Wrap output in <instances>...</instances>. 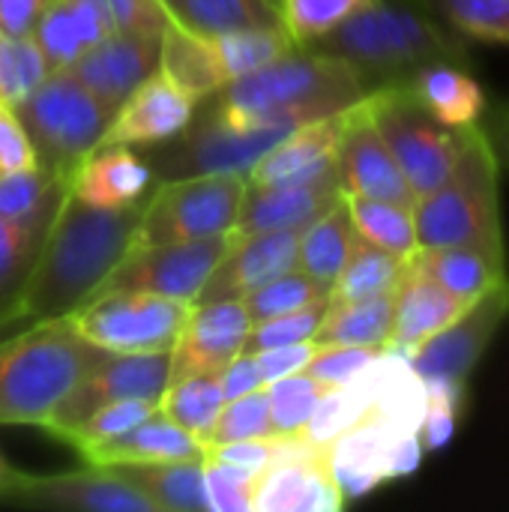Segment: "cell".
Returning a JSON list of instances; mask_svg holds the SVG:
<instances>
[{
  "instance_id": "obj_13",
  "label": "cell",
  "mask_w": 509,
  "mask_h": 512,
  "mask_svg": "<svg viewBox=\"0 0 509 512\" xmlns=\"http://www.w3.org/2000/svg\"><path fill=\"white\" fill-rule=\"evenodd\" d=\"M9 507L66 512H153L150 501L114 468L84 465L63 474H21Z\"/></svg>"
},
{
  "instance_id": "obj_8",
  "label": "cell",
  "mask_w": 509,
  "mask_h": 512,
  "mask_svg": "<svg viewBox=\"0 0 509 512\" xmlns=\"http://www.w3.org/2000/svg\"><path fill=\"white\" fill-rule=\"evenodd\" d=\"M369 114L387 141L393 159L399 162L414 198H426L444 183L456 162L459 138L456 129L444 126L405 81L384 84L366 93Z\"/></svg>"
},
{
  "instance_id": "obj_17",
  "label": "cell",
  "mask_w": 509,
  "mask_h": 512,
  "mask_svg": "<svg viewBox=\"0 0 509 512\" xmlns=\"http://www.w3.org/2000/svg\"><path fill=\"white\" fill-rule=\"evenodd\" d=\"M300 231H258V234H231L225 255L210 273L201 297L195 303L213 300H243L255 288L267 285L276 276L297 270Z\"/></svg>"
},
{
  "instance_id": "obj_31",
  "label": "cell",
  "mask_w": 509,
  "mask_h": 512,
  "mask_svg": "<svg viewBox=\"0 0 509 512\" xmlns=\"http://www.w3.org/2000/svg\"><path fill=\"white\" fill-rule=\"evenodd\" d=\"M354 243H357V231L351 225V213L342 195V201H336L327 213H321L312 225L300 231L297 270L306 273L312 282H318L324 291H333L342 267L348 264Z\"/></svg>"
},
{
  "instance_id": "obj_30",
  "label": "cell",
  "mask_w": 509,
  "mask_h": 512,
  "mask_svg": "<svg viewBox=\"0 0 509 512\" xmlns=\"http://www.w3.org/2000/svg\"><path fill=\"white\" fill-rule=\"evenodd\" d=\"M159 72L183 93H189L195 102L210 99L228 84L213 42L177 27L174 21L165 27L159 42Z\"/></svg>"
},
{
  "instance_id": "obj_39",
  "label": "cell",
  "mask_w": 509,
  "mask_h": 512,
  "mask_svg": "<svg viewBox=\"0 0 509 512\" xmlns=\"http://www.w3.org/2000/svg\"><path fill=\"white\" fill-rule=\"evenodd\" d=\"M42 234L45 228H27L0 219V327L9 324L12 306L39 252Z\"/></svg>"
},
{
  "instance_id": "obj_48",
  "label": "cell",
  "mask_w": 509,
  "mask_h": 512,
  "mask_svg": "<svg viewBox=\"0 0 509 512\" xmlns=\"http://www.w3.org/2000/svg\"><path fill=\"white\" fill-rule=\"evenodd\" d=\"M204 483H207L210 512H252L258 471L222 465V462H204Z\"/></svg>"
},
{
  "instance_id": "obj_35",
  "label": "cell",
  "mask_w": 509,
  "mask_h": 512,
  "mask_svg": "<svg viewBox=\"0 0 509 512\" xmlns=\"http://www.w3.org/2000/svg\"><path fill=\"white\" fill-rule=\"evenodd\" d=\"M411 258H399L393 252H384L366 240L357 237L348 264L342 267L330 300L333 303H354V300H369V297H381V294H393L405 273H408Z\"/></svg>"
},
{
  "instance_id": "obj_29",
  "label": "cell",
  "mask_w": 509,
  "mask_h": 512,
  "mask_svg": "<svg viewBox=\"0 0 509 512\" xmlns=\"http://www.w3.org/2000/svg\"><path fill=\"white\" fill-rule=\"evenodd\" d=\"M123 474L147 501L153 512H210L204 459L162 462V465H108Z\"/></svg>"
},
{
  "instance_id": "obj_20",
  "label": "cell",
  "mask_w": 509,
  "mask_h": 512,
  "mask_svg": "<svg viewBox=\"0 0 509 512\" xmlns=\"http://www.w3.org/2000/svg\"><path fill=\"white\" fill-rule=\"evenodd\" d=\"M342 201V186L336 171L312 180L279 183V186H249L234 234L258 231H303L321 213Z\"/></svg>"
},
{
  "instance_id": "obj_23",
  "label": "cell",
  "mask_w": 509,
  "mask_h": 512,
  "mask_svg": "<svg viewBox=\"0 0 509 512\" xmlns=\"http://www.w3.org/2000/svg\"><path fill=\"white\" fill-rule=\"evenodd\" d=\"M345 498L327 468V453L285 459L258 474L252 512H339Z\"/></svg>"
},
{
  "instance_id": "obj_15",
  "label": "cell",
  "mask_w": 509,
  "mask_h": 512,
  "mask_svg": "<svg viewBox=\"0 0 509 512\" xmlns=\"http://www.w3.org/2000/svg\"><path fill=\"white\" fill-rule=\"evenodd\" d=\"M252 333V318L243 300H213L192 303L186 324L174 342L171 354V378L183 381L192 375H213L237 354L246 351Z\"/></svg>"
},
{
  "instance_id": "obj_47",
  "label": "cell",
  "mask_w": 509,
  "mask_h": 512,
  "mask_svg": "<svg viewBox=\"0 0 509 512\" xmlns=\"http://www.w3.org/2000/svg\"><path fill=\"white\" fill-rule=\"evenodd\" d=\"M330 297H321L309 306H300L294 312H285L279 318L252 324L249 333V345L246 351H261V348H273V345H300V342H312L324 315H327Z\"/></svg>"
},
{
  "instance_id": "obj_45",
  "label": "cell",
  "mask_w": 509,
  "mask_h": 512,
  "mask_svg": "<svg viewBox=\"0 0 509 512\" xmlns=\"http://www.w3.org/2000/svg\"><path fill=\"white\" fill-rule=\"evenodd\" d=\"M321 297H330V291H324L318 282H312L306 273L300 270H291L285 276H276L270 279L267 285L255 288L252 294L243 297V306L252 318V324H261V321H270V318H279L285 312H294L300 306H309Z\"/></svg>"
},
{
  "instance_id": "obj_40",
  "label": "cell",
  "mask_w": 509,
  "mask_h": 512,
  "mask_svg": "<svg viewBox=\"0 0 509 512\" xmlns=\"http://www.w3.org/2000/svg\"><path fill=\"white\" fill-rule=\"evenodd\" d=\"M267 405H270V423L276 435H300L306 423L312 420L321 396L327 393L324 384H318L309 372H294L279 381H270L264 387Z\"/></svg>"
},
{
  "instance_id": "obj_6",
  "label": "cell",
  "mask_w": 509,
  "mask_h": 512,
  "mask_svg": "<svg viewBox=\"0 0 509 512\" xmlns=\"http://www.w3.org/2000/svg\"><path fill=\"white\" fill-rule=\"evenodd\" d=\"M33 147L39 168L60 180H72L78 165L99 147L111 111L69 72H48V78L15 105Z\"/></svg>"
},
{
  "instance_id": "obj_11",
  "label": "cell",
  "mask_w": 509,
  "mask_h": 512,
  "mask_svg": "<svg viewBox=\"0 0 509 512\" xmlns=\"http://www.w3.org/2000/svg\"><path fill=\"white\" fill-rule=\"evenodd\" d=\"M509 315V279L477 297L453 324L441 333L426 339L411 357V369L426 381L441 384H462L471 378L477 363L483 360L486 348L492 345L498 327Z\"/></svg>"
},
{
  "instance_id": "obj_49",
  "label": "cell",
  "mask_w": 509,
  "mask_h": 512,
  "mask_svg": "<svg viewBox=\"0 0 509 512\" xmlns=\"http://www.w3.org/2000/svg\"><path fill=\"white\" fill-rule=\"evenodd\" d=\"M378 354L381 351L375 348H357V345H318V351L312 354L303 372H309L318 384L333 390L354 381Z\"/></svg>"
},
{
  "instance_id": "obj_5",
  "label": "cell",
  "mask_w": 509,
  "mask_h": 512,
  "mask_svg": "<svg viewBox=\"0 0 509 512\" xmlns=\"http://www.w3.org/2000/svg\"><path fill=\"white\" fill-rule=\"evenodd\" d=\"M459 150L450 174L438 189L414 204V228L420 249H444L477 243L507 255L498 174L501 159L480 120L456 126Z\"/></svg>"
},
{
  "instance_id": "obj_58",
  "label": "cell",
  "mask_w": 509,
  "mask_h": 512,
  "mask_svg": "<svg viewBox=\"0 0 509 512\" xmlns=\"http://www.w3.org/2000/svg\"><path fill=\"white\" fill-rule=\"evenodd\" d=\"M417 3H420V0H417ZM420 6H423V3H420Z\"/></svg>"
},
{
  "instance_id": "obj_22",
  "label": "cell",
  "mask_w": 509,
  "mask_h": 512,
  "mask_svg": "<svg viewBox=\"0 0 509 512\" xmlns=\"http://www.w3.org/2000/svg\"><path fill=\"white\" fill-rule=\"evenodd\" d=\"M159 183L150 159L138 156L132 147H96L72 174L69 192L93 207H135L144 204Z\"/></svg>"
},
{
  "instance_id": "obj_33",
  "label": "cell",
  "mask_w": 509,
  "mask_h": 512,
  "mask_svg": "<svg viewBox=\"0 0 509 512\" xmlns=\"http://www.w3.org/2000/svg\"><path fill=\"white\" fill-rule=\"evenodd\" d=\"M168 18L204 39H216L246 27L282 24V18L261 0H162Z\"/></svg>"
},
{
  "instance_id": "obj_16",
  "label": "cell",
  "mask_w": 509,
  "mask_h": 512,
  "mask_svg": "<svg viewBox=\"0 0 509 512\" xmlns=\"http://www.w3.org/2000/svg\"><path fill=\"white\" fill-rule=\"evenodd\" d=\"M411 435V432L399 423H393L390 417L369 411L360 423H354L348 432H342L330 447H327V468L345 498L357 501L369 492H375L381 483L393 480L390 477V465L393 456L399 450V444Z\"/></svg>"
},
{
  "instance_id": "obj_1",
  "label": "cell",
  "mask_w": 509,
  "mask_h": 512,
  "mask_svg": "<svg viewBox=\"0 0 509 512\" xmlns=\"http://www.w3.org/2000/svg\"><path fill=\"white\" fill-rule=\"evenodd\" d=\"M141 210L144 204L114 210L93 207L66 192L45 225L9 324L69 318L93 300L105 279L138 246Z\"/></svg>"
},
{
  "instance_id": "obj_36",
  "label": "cell",
  "mask_w": 509,
  "mask_h": 512,
  "mask_svg": "<svg viewBox=\"0 0 509 512\" xmlns=\"http://www.w3.org/2000/svg\"><path fill=\"white\" fill-rule=\"evenodd\" d=\"M351 225L360 240L393 252L399 258H414L420 252L417 246V228H414V207L378 201V198H354L345 195Z\"/></svg>"
},
{
  "instance_id": "obj_44",
  "label": "cell",
  "mask_w": 509,
  "mask_h": 512,
  "mask_svg": "<svg viewBox=\"0 0 509 512\" xmlns=\"http://www.w3.org/2000/svg\"><path fill=\"white\" fill-rule=\"evenodd\" d=\"M369 0H285L282 24L297 48H309L333 33L345 18L363 9Z\"/></svg>"
},
{
  "instance_id": "obj_2",
  "label": "cell",
  "mask_w": 509,
  "mask_h": 512,
  "mask_svg": "<svg viewBox=\"0 0 509 512\" xmlns=\"http://www.w3.org/2000/svg\"><path fill=\"white\" fill-rule=\"evenodd\" d=\"M369 93L360 72L321 48H294L270 66L225 84L198 111L228 126H303L357 105Z\"/></svg>"
},
{
  "instance_id": "obj_34",
  "label": "cell",
  "mask_w": 509,
  "mask_h": 512,
  "mask_svg": "<svg viewBox=\"0 0 509 512\" xmlns=\"http://www.w3.org/2000/svg\"><path fill=\"white\" fill-rule=\"evenodd\" d=\"M66 192L69 183L39 165L6 171L0 174V219L27 228H45Z\"/></svg>"
},
{
  "instance_id": "obj_25",
  "label": "cell",
  "mask_w": 509,
  "mask_h": 512,
  "mask_svg": "<svg viewBox=\"0 0 509 512\" xmlns=\"http://www.w3.org/2000/svg\"><path fill=\"white\" fill-rule=\"evenodd\" d=\"M468 306H471L468 300L450 294L435 279H429L414 264H408V273L396 288V312H393V333L387 351L411 357L426 339H432L447 324H453Z\"/></svg>"
},
{
  "instance_id": "obj_55",
  "label": "cell",
  "mask_w": 509,
  "mask_h": 512,
  "mask_svg": "<svg viewBox=\"0 0 509 512\" xmlns=\"http://www.w3.org/2000/svg\"><path fill=\"white\" fill-rule=\"evenodd\" d=\"M480 123H483L501 165L509 168V99H498L495 105H486Z\"/></svg>"
},
{
  "instance_id": "obj_4",
  "label": "cell",
  "mask_w": 509,
  "mask_h": 512,
  "mask_svg": "<svg viewBox=\"0 0 509 512\" xmlns=\"http://www.w3.org/2000/svg\"><path fill=\"white\" fill-rule=\"evenodd\" d=\"M108 357L69 318L27 324L0 348V426L42 429L63 396Z\"/></svg>"
},
{
  "instance_id": "obj_46",
  "label": "cell",
  "mask_w": 509,
  "mask_h": 512,
  "mask_svg": "<svg viewBox=\"0 0 509 512\" xmlns=\"http://www.w3.org/2000/svg\"><path fill=\"white\" fill-rule=\"evenodd\" d=\"M276 435L270 423V405L264 387L255 393H246L240 399H228L204 441L207 444H228V441H249V438H267Z\"/></svg>"
},
{
  "instance_id": "obj_42",
  "label": "cell",
  "mask_w": 509,
  "mask_h": 512,
  "mask_svg": "<svg viewBox=\"0 0 509 512\" xmlns=\"http://www.w3.org/2000/svg\"><path fill=\"white\" fill-rule=\"evenodd\" d=\"M48 63L39 51V45L33 42V36L27 39H15L0 33V102L3 105H18L24 96H30L45 78H48Z\"/></svg>"
},
{
  "instance_id": "obj_37",
  "label": "cell",
  "mask_w": 509,
  "mask_h": 512,
  "mask_svg": "<svg viewBox=\"0 0 509 512\" xmlns=\"http://www.w3.org/2000/svg\"><path fill=\"white\" fill-rule=\"evenodd\" d=\"M222 66L225 81H237L246 78L264 66H270L273 60H279L282 54L294 51V39L285 30V24H267V27H246V30H234L225 36L210 39Z\"/></svg>"
},
{
  "instance_id": "obj_7",
  "label": "cell",
  "mask_w": 509,
  "mask_h": 512,
  "mask_svg": "<svg viewBox=\"0 0 509 512\" xmlns=\"http://www.w3.org/2000/svg\"><path fill=\"white\" fill-rule=\"evenodd\" d=\"M246 189L249 183L243 174H186L159 180L141 210L138 246L234 234Z\"/></svg>"
},
{
  "instance_id": "obj_28",
  "label": "cell",
  "mask_w": 509,
  "mask_h": 512,
  "mask_svg": "<svg viewBox=\"0 0 509 512\" xmlns=\"http://www.w3.org/2000/svg\"><path fill=\"white\" fill-rule=\"evenodd\" d=\"M405 84L450 129L480 120L489 105L477 78L456 63H429L405 78Z\"/></svg>"
},
{
  "instance_id": "obj_56",
  "label": "cell",
  "mask_w": 509,
  "mask_h": 512,
  "mask_svg": "<svg viewBox=\"0 0 509 512\" xmlns=\"http://www.w3.org/2000/svg\"><path fill=\"white\" fill-rule=\"evenodd\" d=\"M21 474H24V471H18V468H15V465L0 453V504H3V501L9 498V492L18 486Z\"/></svg>"
},
{
  "instance_id": "obj_9",
  "label": "cell",
  "mask_w": 509,
  "mask_h": 512,
  "mask_svg": "<svg viewBox=\"0 0 509 512\" xmlns=\"http://www.w3.org/2000/svg\"><path fill=\"white\" fill-rule=\"evenodd\" d=\"M192 303L144 291H105L69 315L75 330L108 354L171 351Z\"/></svg>"
},
{
  "instance_id": "obj_10",
  "label": "cell",
  "mask_w": 509,
  "mask_h": 512,
  "mask_svg": "<svg viewBox=\"0 0 509 512\" xmlns=\"http://www.w3.org/2000/svg\"><path fill=\"white\" fill-rule=\"evenodd\" d=\"M231 234L192 240V243H159V246H135L120 267L105 279L99 294L105 291H144L159 294L180 303H195L225 255Z\"/></svg>"
},
{
  "instance_id": "obj_32",
  "label": "cell",
  "mask_w": 509,
  "mask_h": 512,
  "mask_svg": "<svg viewBox=\"0 0 509 512\" xmlns=\"http://www.w3.org/2000/svg\"><path fill=\"white\" fill-rule=\"evenodd\" d=\"M393 312H396V291L354 300V303H333L315 333V345H357L387 351L393 333Z\"/></svg>"
},
{
  "instance_id": "obj_43",
  "label": "cell",
  "mask_w": 509,
  "mask_h": 512,
  "mask_svg": "<svg viewBox=\"0 0 509 512\" xmlns=\"http://www.w3.org/2000/svg\"><path fill=\"white\" fill-rule=\"evenodd\" d=\"M435 6L465 39L509 45V0H420Z\"/></svg>"
},
{
  "instance_id": "obj_24",
  "label": "cell",
  "mask_w": 509,
  "mask_h": 512,
  "mask_svg": "<svg viewBox=\"0 0 509 512\" xmlns=\"http://www.w3.org/2000/svg\"><path fill=\"white\" fill-rule=\"evenodd\" d=\"M111 33L114 18L108 0H48L33 27V42L39 45L48 69L60 72L72 69Z\"/></svg>"
},
{
  "instance_id": "obj_54",
  "label": "cell",
  "mask_w": 509,
  "mask_h": 512,
  "mask_svg": "<svg viewBox=\"0 0 509 512\" xmlns=\"http://www.w3.org/2000/svg\"><path fill=\"white\" fill-rule=\"evenodd\" d=\"M45 6L48 0H0V33L15 39L33 36V27Z\"/></svg>"
},
{
  "instance_id": "obj_52",
  "label": "cell",
  "mask_w": 509,
  "mask_h": 512,
  "mask_svg": "<svg viewBox=\"0 0 509 512\" xmlns=\"http://www.w3.org/2000/svg\"><path fill=\"white\" fill-rule=\"evenodd\" d=\"M315 351H318L315 342H300V345H273V348H261V351H252V354H255L258 372H261L264 387H267L270 381L303 372Z\"/></svg>"
},
{
  "instance_id": "obj_51",
  "label": "cell",
  "mask_w": 509,
  "mask_h": 512,
  "mask_svg": "<svg viewBox=\"0 0 509 512\" xmlns=\"http://www.w3.org/2000/svg\"><path fill=\"white\" fill-rule=\"evenodd\" d=\"M114 30L138 36H162L171 24L162 0H108Z\"/></svg>"
},
{
  "instance_id": "obj_41",
  "label": "cell",
  "mask_w": 509,
  "mask_h": 512,
  "mask_svg": "<svg viewBox=\"0 0 509 512\" xmlns=\"http://www.w3.org/2000/svg\"><path fill=\"white\" fill-rule=\"evenodd\" d=\"M159 405L156 402H144V399H120V402H108L102 408H96L90 417H84L81 423H75L72 429H66L63 435H57L63 444H69L75 453H84L96 444H105L123 432H129L132 426H138L141 420H147L150 414H156Z\"/></svg>"
},
{
  "instance_id": "obj_21",
  "label": "cell",
  "mask_w": 509,
  "mask_h": 512,
  "mask_svg": "<svg viewBox=\"0 0 509 512\" xmlns=\"http://www.w3.org/2000/svg\"><path fill=\"white\" fill-rule=\"evenodd\" d=\"M345 111L303 123L291 129L282 141H276L249 171V186H279L312 180L336 171V150L345 129Z\"/></svg>"
},
{
  "instance_id": "obj_50",
  "label": "cell",
  "mask_w": 509,
  "mask_h": 512,
  "mask_svg": "<svg viewBox=\"0 0 509 512\" xmlns=\"http://www.w3.org/2000/svg\"><path fill=\"white\" fill-rule=\"evenodd\" d=\"M36 165H39V156L18 111L0 102V174L36 168Z\"/></svg>"
},
{
  "instance_id": "obj_26",
  "label": "cell",
  "mask_w": 509,
  "mask_h": 512,
  "mask_svg": "<svg viewBox=\"0 0 509 512\" xmlns=\"http://www.w3.org/2000/svg\"><path fill=\"white\" fill-rule=\"evenodd\" d=\"M84 465H162V462H186V459H204V444L162 417L159 411L132 426L129 432L96 444L84 453H78Z\"/></svg>"
},
{
  "instance_id": "obj_14",
  "label": "cell",
  "mask_w": 509,
  "mask_h": 512,
  "mask_svg": "<svg viewBox=\"0 0 509 512\" xmlns=\"http://www.w3.org/2000/svg\"><path fill=\"white\" fill-rule=\"evenodd\" d=\"M336 177H339L342 195L378 198V201H393L405 207L417 204L399 162L393 159L387 141L381 138L369 114L366 96L357 105H351L345 114V129H342V141L336 150Z\"/></svg>"
},
{
  "instance_id": "obj_53",
  "label": "cell",
  "mask_w": 509,
  "mask_h": 512,
  "mask_svg": "<svg viewBox=\"0 0 509 512\" xmlns=\"http://www.w3.org/2000/svg\"><path fill=\"white\" fill-rule=\"evenodd\" d=\"M216 378H219V390H222L225 402H228V399H240V396L255 393V390L264 387V378H261V372H258V363H255V354H252V351L237 354L231 363H225V366L216 372Z\"/></svg>"
},
{
  "instance_id": "obj_12",
  "label": "cell",
  "mask_w": 509,
  "mask_h": 512,
  "mask_svg": "<svg viewBox=\"0 0 509 512\" xmlns=\"http://www.w3.org/2000/svg\"><path fill=\"white\" fill-rule=\"evenodd\" d=\"M171 378V354H111L96 372H90L84 381H78L63 402L51 411L45 420V432L54 438L90 417L96 408L120 399H144L156 402L168 390Z\"/></svg>"
},
{
  "instance_id": "obj_3",
  "label": "cell",
  "mask_w": 509,
  "mask_h": 512,
  "mask_svg": "<svg viewBox=\"0 0 509 512\" xmlns=\"http://www.w3.org/2000/svg\"><path fill=\"white\" fill-rule=\"evenodd\" d=\"M312 48L351 63L369 90L399 84L429 63H471L465 36L417 0H369Z\"/></svg>"
},
{
  "instance_id": "obj_18",
  "label": "cell",
  "mask_w": 509,
  "mask_h": 512,
  "mask_svg": "<svg viewBox=\"0 0 509 512\" xmlns=\"http://www.w3.org/2000/svg\"><path fill=\"white\" fill-rule=\"evenodd\" d=\"M198 102L159 69L114 111L99 147H159L186 132Z\"/></svg>"
},
{
  "instance_id": "obj_27",
  "label": "cell",
  "mask_w": 509,
  "mask_h": 512,
  "mask_svg": "<svg viewBox=\"0 0 509 512\" xmlns=\"http://www.w3.org/2000/svg\"><path fill=\"white\" fill-rule=\"evenodd\" d=\"M411 264L435 279L450 294L474 303L495 285L507 282V255L492 252L477 243L462 246H444V249H420Z\"/></svg>"
},
{
  "instance_id": "obj_57",
  "label": "cell",
  "mask_w": 509,
  "mask_h": 512,
  "mask_svg": "<svg viewBox=\"0 0 509 512\" xmlns=\"http://www.w3.org/2000/svg\"><path fill=\"white\" fill-rule=\"evenodd\" d=\"M261 3H264V6H270V9L282 18V3H285V0H261Z\"/></svg>"
},
{
  "instance_id": "obj_38",
  "label": "cell",
  "mask_w": 509,
  "mask_h": 512,
  "mask_svg": "<svg viewBox=\"0 0 509 512\" xmlns=\"http://www.w3.org/2000/svg\"><path fill=\"white\" fill-rule=\"evenodd\" d=\"M222 405H225V396H222L219 378L213 372V375H192V378L168 384V390L159 399V414L204 444Z\"/></svg>"
},
{
  "instance_id": "obj_19",
  "label": "cell",
  "mask_w": 509,
  "mask_h": 512,
  "mask_svg": "<svg viewBox=\"0 0 509 512\" xmlns=\"http://www.w3.org/2000/svg\"><path fill=\"white\" fill-rule=\"evenodd\" d=\"M162 36H138L114 30L96 48H90L69 72L99 99L105 111H114L159 69Z\"/></svg>"
}]
</instances>
